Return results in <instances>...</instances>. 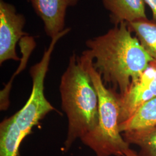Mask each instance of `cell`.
<instances>
[{
	"instance_id": "cell-1",
	"label": "cell",
	"mask_w": 156,
	"mask_h": 156,
	"mask_svg": "<svg viewBox=\"0 0 156 156\" xmlns=\"http://www.w3.org/2000/svg\"><path fill=\"white\" fill-rule=\"evenodd\" d=\"M84 51L93 60V66L105 85L119 94L124 93L153 59L127 23H122L106 33L87 39Z\"/></svg>"
},
{
	"instance_id": "cell-2",
	"label": "cell",
	"mask_w": 156,
	"mask_h": 156,
	"mask_svg": "<svg viewBox=\"0 0 156 156\" xmlns=\"http://www.w3.org/2000/svg\"><path fill=\"white\" fill-rule=\"evenodd\" d=\"M62 109L67 115L68 131L64 149L92 131L98 120V98L89 73L80 56L73 53L60 84Z\"/></svg>"
},
{
	"instance_id": "cell-3",
	"label": "cell",
	"mask_w": 156,
	"mask_h": 156,
	"mask_svg": "<svg viewBox=\"0 0 156 156\" xmlns=\"http://www.w3.org/2000/svg\"><path fill=\"white\" fill-rule=\"evenodd\" d=\"M80 60L89 73L98 98V120L95 128L80 140L96 156H126L131 149L120 131L119 93L104 84L93 66V60L83 51Z\"/></svg>"
},
{
	"instance_id": "cell-4",
	"label": "cell",
	"mask_w": 156,
	"mask_h": 156,
	"mask_svg": "<svg viewBox=\"0 0 156 156\" xmlns=\"http://www.w3.org/2000/svg\"><path fill=\"white\" fill-rule=\"evenodd\" d=\"M70 32L66 28L51 38L49 47L45 50L41 61L31 67L30 74L33 80L32 91L28 101L22 108L11 117L4 120L0 126L14 134L23 142L31 133L34 126L53 110L54 107L47 100L44 94V82L48 71L51 55L56 43Z\"/></svg>"
},
{
	"instance_id": "cell-5",
	"label": "cell",
	"mask_w": 156,
	"mask_h": 156,
	"mask_svg": "<svg viewBox=\"0 0 156 156\" xmlns=\"http://www.w3.org/2000/svg\"><path fill=\"white\" fill-rule=\"evenodd\" d=\"M26 23V17L17 11L15 6L0 0L1 65L8 60H20L16 48L17 42L28 35L23 30Z\"/></svg>"
},
{
	"instance_id": "cell-6",
	"label": "cell",
	"mask_w": 156,
	"mask_h": 156,
	"mask_svg": "<svg viewBox=\"0 0 156 156\" xmlns=\"http://www.w3.org/2000/svg\"><path fill=\"white\" fill-rule=\"evenodd\" d=\"M156 97V61L153 60L127 90L119 94L120 124L127 120L140 106Z\"/></svg>"
},
{
	"instance_id": "cell-7",
	"label": "cell",
	"mask_w": 156,
	"mask_h": 156,
	"mask_svg": "<svg viewBox=\"0 0 156 156\" xmlns=\"http://www.w3.org/2000/svg\"><path fill=\"white\" fill-rule=\"evenodd\" d=\"M80 0H30L34 11L42 20L45 33L53 38L65 28L68 9Z\"/></svg>"
},
{
	"instance_id": "cell-8",
	"label": "cell",
	"mask_w": 156,
	"mask_h": 156,
	"mask_svg": "<svg viewBox=\"0 0 156 156\" xmlns=\"http://www.w3.org/2000/svg\"><path fill=\"white\" fill-rule=\"evenodd\" d=\"M102 4L115 26L147 19L144 0H102Z\"/></svg>"
},
{
	"instance_id": "cell-9",
	"label": "cell",
	"mask_w": 156,
	"mask_h": 156,
	"mask_svg": "<svg viewBox=\"0 0 156 156\" xmlns=\"http://www.w3.org/2000/svg\"><path fill=\"white\" fill-rule=\"evenodd\" d=\"M156 125V97L140 106L127 120L119 124L123 133Z\"/></svg>"
},
{
	"instance_id": "cell-10",
	"label": "cell",
	"mask_w": 156,
	"mask_h": 156,
	"mask_svg": "<svg viewBox=\"0 0 156 156\" xmlns=\"http://www.w3.org/2000/svg\"><path fill=\"white\" fill-rule=\"evenodd\" d=\"M127 24L129 30L135 34L145 51L156 61V21L147 18Z\"/></svg>"
},
{
	"instance_id": "cell-11",
	"label": "cell",
	"mask_w": 156,
	"mask_h": 156,
	"mask_svg": "<svg viewBox=\"0 0 156 156\" xmlns=\"http://www.w3.org/2000/svg\"><path fill=\"white\" fill-rule=\"evenodd\" d=\"M129 145L140 147L139 156H156V125L122 133Z\"/></svg>"
},
{
	"instance_id": "cell-12",
	"label": "cell",
	"mask_w": 156,
	"mask_h": 156,
	"mask_svg": "<svg viewBox=\"0 0 156 156\" xmlns=\"http://www.w3.org/2000/svg\"><path fill=\"white\" fill-rule=\"evenodd\" d=\"M144 1L145 4L151 8L153 20L156 21V0H144Z\"/></svg>"
},
{
	"instance_id": "cell-13",
	"label": "cell",
	"mask_w": 156,
	"mask_h": 156,
	"mask_svg": "<svg viewBox=\"0 0 156 156\" xmlns=\"http://www.w3.org/2000/svg\"><path fill=\"white\" fill-rule=\"evenodd\" d=\"M126 156H139L138 154L134 151L130 149L129 151H128V153L127 154Z\"/></svg>"
}]
</instances>
